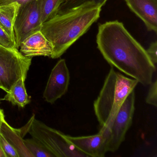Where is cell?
Instances as JSON below:
<instances>
[{"label": "cell", "instance_id": "8992f818", "mask_svg": "<svg viewBox=\"0 0 157 157\" xmlns=\"http://www.w3.org/2000/svg\"><path fill=\"white\" fill-rule=\"evenodd\" d=\"M42 25L40 0L20 5L13 26L17 48H20L21 43L29 36L41 31Z\"/></svg>", "mask_w": 157, "mask_h": 157}, {"label": "cell", "instance_id": "d6986e66", "mask_svg": "<svg viewBox=\"0 0 157 157\" xmlns=\"http://www.w3.org/2000/svg\"><path fill=\"white\" fill-rule=\"evenodd\" d=\"M0 45L13 49H18L16 47L15 42L10 37V36L0 26Z\"/></svg>", "mask_w": 157, "mask_h": 157}, {"label": "cell", "instance_id": "7c38bea8", "mask_svg": "<svg viewBox=\"0 0 157 157\" xmlns=\"http://www.w3.org/2000/svg\"><path fill=\"white\" fill-rule=\"evenodd\" d=\"M0 133L16 149L19 157H33L25 146L20 128L13 127L4 119L0 128Z\"/></svg>", "mask_w": 157, "mask_h": 157}, {"label": "cell", "instance_id": "cb8c5ba5", "mask_svg": "<svg viewBox=\"0 0 157 157\" xmlns=\"http://www.w3.org/2000/svg\"><path fill=\"white\" fill-rule=\"evenodd\" d=\"M4 119H5V115H4V113L0 114V128H1L2 124Z\"/></svg>", "mask_w": 157, "mask_h": 157}, {"label": "cell", "instance_id": "5b68a950", "mask_svg": "<svg viewBox=\"0 0 157 157\" xmlns=\"http://www.w3.org/2000/svg\"><path fill=\"white\" fill-rule=\"evenodd\" d=\"M32 61V58L25 56L18 49L0 45V89L7 92L19 79L25 81Z\"/></svg>", "mask_w": 157, "mask_h": 157}, {"label": "cell", "instance_id": "30bf717a", "mask_svg": "<svg viewBox=\"0 0 157 157\" xmlns=\"http://www.w3.org/2000/svg\"><path fill=\"white\" fill-rule=\"evenodd\" d=\"M129 9L144 23L147 30L157 32V0H124Z\"/></svg>", "mask_w": 157, "mask_h": 157}, {"label": "cell", "instance_id": "5bb4252c", "mask_svg": "<svg viewBox=\"0 0 157 157\" xmlns=\"http://www.w3.org/2000/svg\"><path fill=\"white\" fill-rule=\"evenodd\" d=\"M19 6L16 2L0 6V26L14 42L13 26Z\"/></svg>", "mask_w": 157, "mask_h": 157}, {"label": "cell", "instance_id": "ac0fdd59", "mask_svg": "<svg viewBox=\"0 0 157 157\" xmlns=\"http://www.w3.org/2000/svg\"><path fill=\"white\" fill-rule=\"evenodd\" d=\"M0 143L7 157H19V154L16 149L1 133Z\"/></svg>", "mask_w": 157, "mask_h": 157}, {"label": "cell", "instance_id": "9c48e42d", "mask_svg": "<svg viewBox=\"0 0 157 157\" xmlns=\"http://www.w3.org/2000/svg\"><path fill=\"white\" fill-rule=\"evenodd\" d=\"M67 137L75 147L88 157H103L107 152L108 130L104 128H101L96 135L78 137L67 135Z\"/></svg>", "mask_w": 157, "mask_h": 157}, {"label": "cell", "instance_id": "ffe728a7", "mask_svg": "<svg viewBox=\"0 0 157 157\" xmlns=\"http://www.w3.org/2000/svg\"><path fill=\"white\" fill-rule=\"evenodd\" d=\"M146 102L148 104L157 107V80L151 82L148 92L146 97Z\"/></svg>", "mask_w": 157, "mask_h": 157}, {"label": "cell", "instance_id": "7a4b0ae2", "mask_svg": "<svg viewBox=\"0 0 157 157\" xmlns=\"http://www.w3.org/2000/svg\"><path fill=\"white\" fill-rule=\"evenodd\" d=\"M101 6L94 2L57 14L43 24L41 32L51 43V58L60 57L76 41L84 35L100 17Z\"/></svg>", "mask_w": 157, "mask_h": 157}, {"label": "cell", "instance_id": "44dd1931", "mask_svg": "<svg viewBox=\"0 0 157 157\" xmlns=\"http://www.w3.org/2000/svg\"><path fill=\"white\" fill-rule=\"evenodd\" d=\"M148 55L149 56L152 63L156 65L157 63V41L152 42L147 50Z\"/></svg>", "mask_w": 157, "mask_h": 157}, {"label": "cell", "instance_id": "3957f363", "mask_svg": "<svg viewBox=\"0 0 157 157\" xmlns=\"http://www.w3.org/2000/svg\"><path fill=\"white\" fill-rule=\"evenodd\" d=\"M138 83L136 80L125 77L111 68L94 103V113L101 127L110 126L125 100Z\"/></svg>", "mask_w": 157, "mask_h": 157}, {"label": "cell", "instance_id": "4fadbf2b", "mask_svg": "<svg viewBox=\"0 0 157 157\" xmlns=\"http://www.w3.org/2000/svg\"><path fill=\"white\" fill-rule=\"evenodd\" d=\"M25 82L22 78L16 81L1 101H8L13 105H17L21 108L25 107L31 102V98L27 94Z\"/></svg>", "mask_w": 157, "mask_h": 157}, {"label": "cell", "instance_id": "9a60e30c", "mask_svg": "<svg viewBox=\"0 0 157 157\" xmlns=\"http://www.w3.org/2000/svg\"><path fill=\"white\" fill-rule=\"evenodd\" d=\"M67 0H40L42 23L56 16L61 5Z\"/></svg>", "mask_w": 157, "mask_h": 157}, {"label": "cell", "instance_id": "277c9868", "mask_svg": "<svg viewBox=\"0 0 157 157\" xmlns=\"http://www.w3.org/2000/svg\"><path fill=\"white\" fill-rule=\"evenodd\" d=\"M21 130L23 137L29 133L56 157H88L75 147L67 138V135L37 120L35 114Z\"/></svg>", "mask_w": 157, "mask_h": 157}, {"label": "cell", "instance_id": "8fae6325", "mask_svg": "<svg viewBox=\"0 0 157 157\" xmlns=\"http://www.w3.org/2000/svg\"><path fill=\"white\" fill-rule=\"evenodd\" d=\"M20 52L26 57L48 56L51 57L53 47L43 33L38 31L24 40L20 47Z\"/></svg>", "mask_w": 157, "mask_h": 157}, {"label": "cell", "instance_id": "7402d4cb", "mask_svg": "<svg viewBox=\"0 0 157 157\" xmlns=\"http://www.w3.org/2000/svg\"><path fill=\"white\" fill-rule=\"evenodd\" d=\"M33 0H0V6L9 5L12 3H18L20 5H23Z\"/></svg>", "mask_w": 157, "mask_h": 157}, {"label": "cell", "instance_id": "603a6c76", "mask_svg": "<svg viewBox=\"0 0 157 157\" xmlns=\"http://www.w3.org/2000/svg\"><path fill=\"white\" fill-rule=\"evenodd\" d=\"M0 157H7L5 152H4L3 149H2L1 143H0Z\"/></svg>", "mask_w": 157, "mask_h": 157}, {"label": "cell", "instance_id": "52a82bcc", "mask_svg": "<svg viewBox=\"0 0 157 157\" xmlns=\"http://www.w3.org/2000/svg\"><path fill=\"white\" fill-rule=\"evenodd\" d=\"M135 94H129L119 109L108 130L107 151L115 152L124 140L128 130L132 124L135 110ZM104 128V127H103Z\"/></svg>", "mask_w": 157, "mask_h": 157}, {"label": "cell", "instance_id": "e0dca14e", "mask_svg": "<svg viewBox=\"0 0 157 157\" xmlns=\"http://www.w3.org/2000/svg\"><path fill=\"white\" fill-rule=\"evenodd\" d=\"M107 0H67L62 4L58 11L59 13L65 12L69 10L79 7L85 3L93 2L101 7L105 5Z\"/></svg>", "mask_w": 157, "mask_h": 157}, {"label": "cell", "instance_id": "d4e9b609", "mask_svg": "<svg viewBox=\"0 0 157 157\" xmlns=\"http://www.w3.org/2000/svg\"><path fill=\"white\" fill-rule=\"evenodd\" d=\"M2 113H4V112H3V110H2V109H1L0 108V114Z\"/></svg>", "mask_w": 157, "mask_h": 157}, {"label": "cell", "instance_id": "6da1fadb", "mask_svg": "<svg viewBox=\"0 0 157 157\" xmlns=\"http://www.w3.org/2000/svg\"><path fill=\"white\" fill-rule=\"evenodd\" d=\"M96 43L104 58L111 66L143 85L151 84L155 65L147 50L122 22L115 21L99 25Z\"/></svg>", "mask_w": 157, "mask_h": 157}, {"label": "cell", "instance_id": "ba28073f", "mask_svg": "<svg viewBox=\"0 0 157 157\" xmlns=\"http://www.w3.org/2000/svg\"><path fill=\"white\" fill-rule=\"evenodd\" d=\"M70 80L69 71L66 60L61 59L52 70L43 97L46 101L50 104L65 95L68 91Z\"/></svg>", "mask_w": 157, "mask_h": 157}, {"label": "cell", "instance_id": "2e32d148", "mask_svg": "<svg viewBox=\"0 0 157 157\" xmlns=\"http://www.w3.org/2000/svg\"><path fill=\"white\" fill-rule=\"evenodd\" d=\"M24 141L33 157H56L41 142L33 138L24 139Z\"/></svg>", "mask_w": 157, "mask_h": 157}]
</instances>
